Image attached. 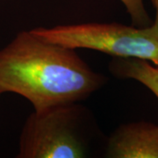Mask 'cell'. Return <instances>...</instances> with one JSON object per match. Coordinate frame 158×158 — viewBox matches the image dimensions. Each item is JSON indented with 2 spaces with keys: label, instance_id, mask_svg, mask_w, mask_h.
Instances as JSON below:
<instances>
[{
  "label": "cell",
  "instance_id": "6da1fadb",
  "mask_svg": "<svg viewBox=\"0 0 158 158\" xmlns=\"http://www.w3.org/2000/svg\"><path fill=\"white\" fill-rule=\"evenodd\" d=\"M76 50L22 31L0 50V94L27 98L34 111L84 100L104 84Z\"/></svg>",
  "mask_w": 158,
  "mask_h": 158
},
{
  "label": "cell",
  "instance_id": "7a4b0ae2",
  "mask_svg": "<svg viewBox=\"0 0 158 158\" xmlns=\"http://www.w3.org/2000/svg\"><path fill=\"white\" fill-rule=\"evenodd\" d=\"M31 31L67 48L100 51L114 57L138 58L158 67V27L154 24L139 27L115 22H89L36 27Z\"/></svg>",
  "mask_w": 158,
  "mask_h": 158
},
{
  "label": "cell",
  "instance_id": "3957f363",
  "mask_svg": "<svg viewBox=\"0 0 158 158\" xmlns=\"http://www.w3.org/2000/svg\"><path fill=\"white\" fill-rule=\"evenodd\" d=\"M82 111L77 103L34 111L23 127L17 157H85L87 148L80 131Z\"/></svg>",
  "mask_w": 158,
  "mask_h": 158
},
{
  "label": "cell",
  "instance_id": "277c9868",
  "mask_svg": "<svg viewBox=\"0 0 158 158\" xmlns=\"http://www.w3.org/2000/svg\"><path fill=\"white\" fill-rule=\"evenodd\" d=\"M106 156L158 158V125L135 122L118 127L108 141Z\"/></svg>",
  "mask_w": 158,
  "mask_h": 158
},
{
  "label": "cell",
  "instance_id": "5b68a950",
  "mask_svg": "<svg viewBox=\"0 0 158 158\" xmlns=\"http://www.w3.org/2000/svg\"><path fill=\"white\" fill-rule=\"evenodd\" d=\"M110 69L119 77L135 79L141 83L158 98V67L142 59L114 57Z\"/></svg>",
  "mask_w": 158,
  "mask_h": 158
},
{
  "label": "cell",
  "instance_id": "8992f818",
  "mask_svg": "<svg viewBox=\"0 0 158 158\" xmlns=\"http://www.w3.org/2000/svg\"><path fill=\"white\" fill-rule=\"evenodd\" d=\"M120 1L122 2L127 12L129 13L134 26L139 27H148V24L149 22V17L144 8L142 0H120Z\"/></svg>",
  "mask_w": 158,
  "mask_h": 158
},
{
  "label": "cell",
  "instance_id": "52a82bcc",
  "mask_svg": "<svg viewBox=\"0 0 158 158\" xmlns=\"http://www.w3.org/2000/svg\"><path fill=\"white\" fill-rule=\"evenodd\" d=\"M153 4L155 6L156 8V19H155V22L153 23L154 25H156L158 27V0H153Z\"/></svg>",
  "mask_w": 158,
  "mask_h": 158
}]
</instances>
